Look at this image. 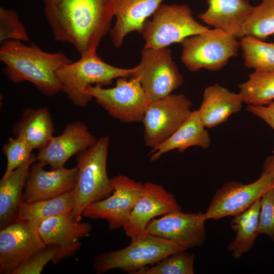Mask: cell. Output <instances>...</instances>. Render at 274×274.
<instances>
[{
	"label": "cell",
	"mask_w": 274,
	"mask_h": 274,
	"mask_svg": "<svg viewBox=\"0 0 274 274\" xmlns=\"http://www.w3.org/2000/svg\"><path fill=\"white\" fill-rule=\"evenodd\" d=\"M75 207L74 190L61 196L32 202L22 201L16 219L41 223L59 215L72 212Z\"/></svg>",
	"instance_id": "26"
},
{
	"label": "cell",
	"mask_w": 274,
	"mask_h": 274,
	"mask_svg": "<svg viewBox=\"0 0 274 274\" xmlns=\"http://www.w3.org/2000/svg\"><path fill=\"white\" fill-rule=\"evenodd\" d=\"M37 161L33 154L9 176L0 181V228L17 218L20 206L23 201V193L29 168Z\"/></svg>",
	"instance_id": "22"
},
{
	"label": "cell",
	"mask_w": 274,
	"mask_h": 274,
	"mask_svg": "<svg viewBox=\"0 0 274 274\" xmlns=\"http://www.w3.org/2000/svg\"><path fill=\"white\" fill-rule=\"evenodd\" d=\"M195 255L186 251L166 256L151 266H147L135 274H193Z\"/></svg>",
	"instance_id": "31"
},
{
	"label": "cell",
	"mask_w": 274,
	"mask_h": 274,
	"mask_svg": "<svg viewBox=\"0 0 274 274\" xmlns=\"http://www.w3.org/2000/svg\"><path fill=\"white\" fill-rule=\"evenodd\" d=\"M186 250L171 241L147 233L131 238L130 244L123 249L98 255L95 258L94 267L97 273L120 269L135 274L166 256Z\"/></svg>",
	"instance_id": "5"
},
{
	"label": "cell",
	"mask_w": 274,
	"mask_h": 274,
	"mask_svg": "<svg viewBox=\"0 0 274 274\" xmlns=\"http://www.w3.org/2000/svg\"><path fill=\"white\" fill-rule=\"evenodd\" d=\"M208 8L198 17L207 24L221 29L236 38L243 37L244 23L253 7L249 0H207Z\"/></svg>",
	"instance_id": "19"
},
{
	"label": "cell",
	"mask_w": 274,
	"mask_h": 274,
	"mask_svg": "<svg viewBox=\"0 0 274 274\" xmlns=\"http://www.w3.org/2000/svg\"><path fill=\"white\" fill-rule=\"evenodd\" d=\"M97 139L83 122L68 123L62 132L53 136L44 148L39 150L37 159L49 164L52 169L64 166L73 156L92 146Z\"/></svg>",
	"instance_id": "17"
},
{
	"label": "cell",
	"mask_w": 274,
	"mask_h": 274,
	"mask_svg": "<svg viewBox=\"0 0 274 274\" xmlns=\"http://www.w3.org/2000/svg\"><path fill=\"white\" fill-rule=\"evenodd\" d=\"M54 123L47 107L26 108L13 126L15 137L24 140L33 149L44 148L54 136Z\"/></svg>",
	"instance_id": "23"
},
{
	"label": "cell",
	"mask_w": 274,
	"mask_h": 274,
	"mask_svg": "<svg viewBox=\"0 0 274 274\" xmlns=\"http://www.w3.org/2000/svg\"><path fill=\"white\" fill-rule=\"evenodd\" d=\"M191 101L183 94L151 101L142 122L145 145L152 149L169 138L191 113Z\"/></svg>",
	"instance_id": "10"
},
{
	"label": "cell",
	"mask_w": 274,
	"mask_h": 274,
	"mask_svg": "<svg viewBox=\"0 0 274 274\" xmlns=\"http://www.w3.org/2000/svg\"><path fill=\"white\" fill-rule=\"evenodd\" d=\"M102 86H89L85 92L94 97L112 117L125 123L142 121L151 101L144 90L139 77L118 78L115 87Z\"/></svg>",
	"instance_id": "8"
},
{
	"label": "cell",
	"mask_w": 274,
	"mask_h": 274,
	"mask_svg": "<svg viewBox=\"0 0 274 274\" xmlns=\"http://www.w3.org/2000/svg\"><path fill=\"white\" fill-rule=\"evenodd\" d=\"M56 41L74 46L81 55L96 51L110 32L112 0H42Z\"/></svg>",
	"instance_id": "1"
},
{
	"label": "cell",
	"mask_w": 274,
	"mask_h": 274,
	"mask_svg": "<svg viewBox=\"0 0 274 274\" xmlns=\"http://www.w3.org/2000/svg\"><path fill=\"white\" fill-rule=\"evenodd\" d=\"M141 54L135 76L140 77L141 85L151 101L168 95L182 84L183 76L173 60L169 49L144 47Z\"/></svg>",
	"instance_id": "9"
},
{
	"label": "cell",
	"mask_w": 274,
	"mask_h": 274,
	"mask_svg": "<svg viewBox=\"0 0 274 274\" xmlns=\"http://www.w3.org/2000/svg\"><path fill=\"white\" fill-rule=\"evenodd\" d=\"M210 28L197 21L186 4H161L147 20L142 32L144 47L155 49L181 43L187 37L208 31Z\"/></svg>",
	"instance_id": "6"
},
{
	"label": "cell",
	"mask_w": 274,
	"mask_h": 274,
	"mask_svg": "<svg viewBox=\"0 0 274 274\" xmlns=\"http://www.w3.org/2000/svg\"><path fill=\"white\" fill-rule=\"evenodd\" d=\"M272 187L270 176L263 172L257 180L249 184L226 182L215 193L204 213L206 217L218 220L239 215Z\"/></svg>",
	"instance_id": "13"
},
{
	"label": "cell",
	"mask_w": 274,
	"mask_h": 274,
	"mask_svg": "<svg viewBox=\"0 0 274 274\" xmlns=\"http://www.w3.org/2000/svg\"><path fill=\"white\" fill-rule=\"evenodd\" d=\"M244 100L239 93H234L215 84L207 87L203 93L199 111L204 126L210 128L225 122L242 109Z\"/></svg>",
	"instance_id": "20"
},
{
	"label": "cell",
	"mask_w": 274,
	"mask_h": 274,
	"mask_svg": "<svg viewBox=\"0 0 274 274\" xmlns=\"http://www.w3.org/2000/svg\"><path fill=\"white\" fill-rule=\"evenodd\" d=\"M0 60L3 72L11 81H28L42 94L52 96L61 91L56 71L72 60L61 51L48 53L33 43L28 46L20 41L7 40L1 43Z\"/></svg>",
	"instance_id": "2"
},
{
	"label": "cell",
	"mask_w": 274,
	"mask_h": 274,
	"mask_svg": "<svg viewBox=\"0 0 274 274\" xmlns=\"http://www.w3.org/2000/svg\"><path fill=\"white\" fill-rule=\"evenodd\" d=\"M47 164L37 160L31 165L24 189L23 201L32 202L55 198L75 189L78 169L64 166L47 171Z\"/></svg>",
	"instance_id": "16"
},
{
	"label": "cell",
	"mask_w": 274,
	"mask_h": 274,
	"mask_svg": "<svg viewBox=\"0 0 274 274\" xmlns=\"http://www.w3.org/2000/svg\"><path fill=\"white\" fill-rule=\"evenodd\" d=\"M257 232L264 234L274 242V188L267 190L260 198Z\"/></svg>",
	"instance_id": "34"
},
{
	"label": "cell",
	"mask_w": 274,
	"mask_h": 274,
	"mask_svg": "<svg viewBox=\"0 0 274 274\" xmlns=\"http://www.w3.org/2000/svg\"><path fill=\"white\" fill-rule=\"evenodd\" d=\"M80 246L79 242L68 246L46 245L17 267L13 274H40L48 263L51 261L57 264L62 259L71 256Z\"/></svg>",
	"instance_id": "29"
},
{
	"label": "cell",
	"mask_w": 274,
	"mask_h": 274,
	"mask_svg": "<svg viewBox=\"0 0 274 274\" xmlns=\"http://www.w3.org/2000/svg\"><path fill=\"white\" fill-rule=\"evenodd\" d=\"M136 69V66L123 68L111 65L93 51L82 54L78 61L62 66L56 71V75L61 84V91L67 98L74 105L85 107L92 98L85 92L89 86H106L118 78H132L135 76Z\"/></svg>",
	"instance_id": "3"
},
{
	"label": "cell",
	"mask_w": 274,
	"mask_h": 274,
	"mask_svg": "<svg viewBox=\"0 0 274 274\" xmlns=\"http://www.w3.org/2000/svg\"><path fill=\"white\" fill-rule=\"evenodd\" d=\"M204 213H185L177 211L167 213L148 224L146 231L171 241L185 249L203 244L206 239Z\"/></svg>",
	"instance_id": "15"
},
{
	"label": "cell",
	"mask_w": 274,
	"mask_h": 274,
	"mask_svg": "<svg viewBox=\"0 0 274 274\" xmlns=\"http://www.w3.org/2000/svg\"><path fill=\"white\" fill-rule=\"evenodd\" d=\"M246 110L261 119L274 130V101L267 105H248Z\"/></svg>",
	"instance_id": "35"
},
{
	"label": "cell",
	"mask_w": 274,
	"mask_h": 274,
	"mask_svg": "<svg viewBox=\"0 0 274 274\" xmlns=\"http://www.w3.org/2000/svg\"><path fill=\"white\" fill-rule=\"evenodd\" d=\"M114 191L112 195L89 204L82 217L102 219L109 227L115 230L123 227L142 192L143 184L122 175L111 179Z\"/></svg>",
	"instance_id": "12"
},
{
	"label": "cell",
	"mask_w": 274,
	"mask_h": 274,
	"mask_svg": "<svg viewBox=\"0 0 274 274\" xmlns=\"http://www.w3.org/2000/svg\"><path fill=\"white\" fill-rule=\"evenodd\" d=\"M164 0H112L116 21L110 31L112 43L120 47L129 33H142L148 18Z\"/></svg>",
	"instance_id": "18"
},
{
	"label": "cell",
	"mask_w": 274,
	"mask_h": 274,
	"mask_svg": "<svg viewBox=\"0 0 274 274\" xmlns=\"http://www.w3.org/2000/svg\"><path fill=\"white\" fill-rule=\"evenodd\" d=\"M245 65L255 71H274V43L244 36L239 42Z\"/></svg>",
	"instance_id": "28"
},
{
	"label": "cell",
	"mask_w": 274,
	"mask_h": 274,
	"mask_svg": "<svg viewBox=\"0 0 274 274\" xmlns=\"http://www.w3.org/2000/svg\"><path fill=\"white\" fill-rule=\"evenodd\" d=\"M181 210L174 195L163 186L147 182L122 228L130 239L143 236L148 233L147 226L155 217Z\"/></svg>",
	"instance_id": "14"
},
{
	"label": "cell",
	"mask_w": 274,
	"mask_h": 274,
	"mask_svg": "<svg viewBox=\"0 0 274 274\" xmlns=\"http://www.w3.org/2000/svg\"><path fill=\"white\" fill-rule=\"evenodd\" d=\"M238 88L244 102L248 105H267L274 99V71H254Z\"/></svg>",
	"instance_id": "27"
},
{
	"label": "cell",
	"mask_w": 274,
	"mask_h": 274,
	"mask_svg": "<svg viewBox=\"0 0 274 274\" xmlns=\"http://www.w3.org/2000/svg\"><path fill=\"white\" fill-rule=\"evenodd\" d=\"M201 119L198 110L192 111L182 125L166 140L151 150L150 160H157L163 154L178 149L182 152L189 147L198 146L206 149L211 140Z\"/></svg>",
	"instance_id": "21"
},
{
	"label": "cell",
	"mask_w": 274,
	"mask_h": 274,
	"mask_svg": "<svg viewBox=\"0 0 274 274\" xmlns=\"http://www.w3.org/2000/svg\"><path fill=\"white\" fill-rule=\"evenodd\" d=\"M32 148L20 137L10 138L2 147L7 163L2 178L9 176L15 169L27 160L32 155Z\"/></svg>",
	"instance_id": "33"
},
{
	"label": "cell",
	"mask_w": 274,
	"mask_h": 274,
	"mask_svg": "<svg viewBox=\"0 0 274 274\" xmlns=\"http://www.w3.org/2000/svg\"><path fill=\"white\" fill-rule=\"evenodd\" d=\"M263 172L267 173L272 180L274 188V154L266 158L263 163Z\"/></svg>",
	"instance_id": "36"
},
{
	"label": "cell",
	"mask_w": 274,
	"mask_h": 274,
	"mask_svg": "<svg viewBox=\"0 0 274 274\" xmlns=\"http://www.w3.org/2000/svg\"><path fill=\"white\" fill-rule=\"evenodd\" d=\"M109 146V136H101L76 155L78 174L72 215L78 222L81 221L82 213L89 204L108 197L114 191L107 173Z\"/></svg>",
	"instance_id": "4"
},
{
	"label": "cell",
	"mask_w": 274,
	"mask_h": 274,
	"mask_svg": "<svg viewBox=\"0 0 274 274\" xmlns=\"http://www.w3.org/2000/svg\"><path fill=\"white\" fill-rule=\"evenodd\" d=\"M92 229L89 223L76 221L70 212L45 220L41 223L39 231L45 245L68 246L78 242L79 238L89 234Z\"/></svg>",
	"instance_id": "24"
},
{
	"label": "cell",
	"mask_w": 274,
	"mask_h": 274,
	"mask_svg": "<svg viewBox=\"0 0 274 274\" xmlns=\"http://www.w3.org/2000/svg\"><path fill=\"white\" fill-rule=\"evenodd\" d=\"M40 224L16 219L0 230V273L14 271L46 245L39 231Z\"/></svg>",
	"instance_id": "11"
},
{
	"label": "cell",
	"mask_w": 274,
	"mask_h": 274,
	"mask_svg": "<svg viewBox=\"0 0 274 274\" xmlns=\"http://www.w3.org/2000/svg\"><path fill=\"white\" fill-rule=\"evenodd\" d=\"M17 40L28 42L27 30L20 21L18 14L13 10L0 8V42Z\"/></svg>",
	"instance_id": "32"
},
{
	"label": "cell",
	"mask_w": 274,
	"mask_h": 274,
	"mask_svg": "<svg viewBox=\"0 0 274 274\" xmlns=\"http://www.w3.org/2000/svg\"><path fill=\"white\" fill-rule=\"evenodd\" d=\"M242 32L243 37H253L263 41L274 34V0H262L258 6L253 7Z\"/></svg>",
	"instance_id": "30"
},
{
	"label": "cell",
	"mask_w": 274,
	"mask_h": 274,
	"mask_svg": "<svg viewBox=\"0 0 274 274\" xmlns=\"http://www.w3.org/2000/svg\"><path fill=\"white\" fill-rule=\"evenodd\" d=\"M180 44L181 59L191 72L201 68L211 71L221 69L237 55L240 47L237 38L217 28L187 37Z\"/></svg>",
	"instance_id": "7"
},
{
	"label": "cell",
	"mask_w": 274,
	"mask_h": 274,
	"mask_svg": "<svg viewBox=\"0 0 274 274\" xmlns=\"http://www.w3.org/2000/svg\"><path fill=\"white\" fill-rule=\"evenodd\" d=\"M260 198L245 212L234 216L230 222L231 227L236 232V235L228 246L227 250L236 259H239L252 249L258 235Z\"/></svg>",
	"instance_id": "25"
}]
</instances>
